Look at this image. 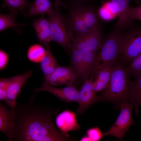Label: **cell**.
<instances>
[{"mask_svg":"<svg viewBox=\"0 0 141 141\" xmlns=\"http://www.w3.org/2000/svg\"><path fill=\"white\" fill-rule=\"evenodd\" d=\"M34 97L27 102L17 104L13 141H67L73 140L58 127L52 117L57 109L36 102Z\"/></svg>","mask_w":141,"mask_h":141,"instance_id":"cell-1","label":"cell"},{"mask_svg":"<svg viewBox=\"0 0 141 141\" xmlns=\"http://www.w3.org/2000/svg\"><path fill=\"white\" fill-rule=\"evenodd\" d=\"M130 76L125 65L116 62L112 67L109 84L98 96V101L109 102L119 108L123 103H131L132 81L130 79Z\"/></svg>","mask_w":141,"mask_h":141,"instance_id":"cell-2","label":"cell"},{"mask_svg":"<svg viewBox=\"0 0 141 141\" xmlns=\"http://www.w3.org/2000/svg\"><path fill=\"white\" fill-rule=\"evenodd\" d=\"M66 20L70 33L74 37L99 27L97 14L88 4L72 5Z\"/></svg>","mask_w":141,"mask_h":141,"instance_id":"cell-3","label":"cell"},{"mask_svg":"<svg viewBox=\"0 0 141 141\" xmlns=\"http://www.w3.org/2000/svg\"><path fill=\"white\" fill-rule=\"evenodd\" d=\"M121 31L115 26L102 42L100 49L92 64L91 72L105 67H112L120 56L119 40Z\"/></svg>","mask_w":141,"mask_h":141,"instance_id":"cell-4","label":"cell"},{"mask_svg":"<svg viewBox=\"0 0 141 141\" xmlns=\"http://www.w3.org/2000/svg\"><path fill=\"white\" fill-rule=\"evenodd\" d=\"M119 47L120 62L124 65L141 52V27L134 23L121 31Z\"/></svg>","mask_w":141,"mask_h":141,"instance_id":"cell-5","label":"cell"},{"mask_svg":"<svg viewBox=\"0 0 141 141\" xmlns=\"http://www.w3.org/2000/svg\"><path fill=\"white\" fill-rule=\"evenodd\" d=\"M52 40L62 46L71 48L74 37L70 32L66 20L61 13L53 8L48 14Z\"/></svg>","mask_w":141,"mask_h":141,"instance_id":"cell-6","label":"cell"},{"mask_svg":"<svg viewBox=\"0 0 141 141\" xmlns=\"http://www.w3.org/2000/svg\"><path fill=\"white\" fill-rule=\"evenodd\" d=\"M133 108L130 102L121 104L119 107L120 112L115 122L107 131L103 133V136H111L120 140H123L126 132L135 122L132 116Z\"/></svg>","mask_w":141,"mask_h":141,"instance_id":"cell-7","label":"cell"},{"mask_svg":"<svg viewBox=\"0 0 141 141\" xmlns=\"http://www.w3.org/2000/svg\"><path fill=\"white\" fill-rule=\"evenodd\" d=\"M102 41V30L99 27L75 37L71 48L86 51H98Z\"/></svg>","mask_w":141,"mask_h":141,"instance_id":"cell-8","label":"cell"},{"mask_svg":"<svg viewBox=\"0 0 141 141\" xmlns=\"http://www.w3.org/2000/svg\"><path fill=\"white\" fill-rule=\"evenodd\" d=\"M97 51H86L72 48V61L77 74L82 78L88 75Z\"/></svg>","mask_w":141,"mask_h":141,"instance_id":"cell-9","label":"cell"},{"mask_svg":"<svg viewBox=\"0 0 141 141\" xmlns=\"http://www.w3.org/2000/svg\"><path fill=\"white\" fill-rule=\"evenodd\" d=\"M75 71L69 67H57L48 77L44 78L45 82L51 85H73L77 79Z\"/></svg>","mask_w":141,"mask_h":141,"instance_id":"cell-10","label":"cell"},{"mask_svg":"<svg viewBox=\"0 0 141 141\" xmlns=\"http://www.w3.org/2000/svg\"><path fill=\"white\" fill-rule=\"evenodd\" d=\"M34 90L36 92L40 91L49 92L60 100L65 102L78 103L79 101V91L73 85L58 88L53 87L45 82L43 83L41 87L35 89Z\"/></svg>","mask_w":141,"mask_h":141,"instance_id":"cell-11","label":"cell"},{"mask_svg":"<svg viewBox=\"0 0 141 141\" xmlns=\"http://www.w3.org/2000/svg\"><path fill=\"white\" fill-rule=\"evenodd\" d=\"M93 88V82L91 78L86 80L79 91L78 103L79 106L77 113H83L93 103L98 101V96L95 94Z\"/></svg>","mask_w":141,"mask_h":141,"instance_id":"cell-12","label":"cell"},{"mask_svg":"<svg viewBox=\"0 0 141 141\" xmlns=\"http://www.w3.org/2000/svg\"><path fill=\"white\" fill-rule=\"evenodd\" d=\"M32 74V71H29L23 74L14 77V80L8 87L5 102L11 109L15 108L17 104V98L22 87Z\"/></svg>","mask_w":141,"mask_h":141,"instance_id":"cell-13","label":"cell"},{"mask_svg":"<svg viewBox=\"0 0 141 141\" xmlns=\"http://www.w3.org/2000/svg\"><path fill=\"white\" fill-rule=\"evenodd\" d=\"M14 109L9 110L0 103V131L7 136L8 141H12L15 120Z\"/></svg>","mask_w":141,"mask_h":141,"instance_id":"cell-14","label":"cell"},{"mask_svg":"<svg viewBox=\"0 0 141 141\" xmlns=\"http://www.w3.org/2000/svg\"><path fill=\"white\" fill-rule=\"evenodd\" d=\"M116 8L118 19L115 26L121 31L131 26L134 23L128 13L129 0H109Z\"/></svg>","mask_w":141,"mask_h":141,"instance_id":"cell-15","label":"cell"},{"mask_svg":"<svg viewBox=\"0 0 141 141\" xmlns=\"http://www.w3.org/2000/svg\"><path fill=\"white\" fill-rule=\"evenodd\" d=\"M112 67H105L92 72L94 73L93 88L95 93L104 90L108 86L110 79Z\"/></svg>","mask_w":141,"mask_h":141,"instance_id":"cell-16","label":"cell"},{"mask_svg":"<svg viewBox=\"0 0 141 141\" xmlns=\"http://www.w3.org/2000/svg\"><path fill=\"white\" fill-rule=\"evenodd\" d=\"M56 123L59 129L64 132L75 130L78 126L74 113L68 111L59 114L56 118Z\"/></svg>","mask_w":141,"mask_h":141,"instance_id":"cell-17","label":"cell"},{"mask_svg":"<svg viewBox=\"0 0 141 141\" xmlns=\"http://www.w3.org/2000/svg\"><path fill=\"white\" fill-rule=\"evenodd\" d=\"M29 8L25 15L26 17L48 14L54 7L50 0H35L30 4Z\"/></svg>","mask_w":141,"mask_h":141,"instance_id":"cell-18","label":"cell"},{"mask_svg":"<svg viewBox=\"0 0 141 141\" xmlns=\"http://www.w3.org/2000/svg\"><path fill=\"white\" fill-rule=\"evenodd\" d=\"M46 47L45 54L40 61V67L44 78L49 76L60 66L51 52L49 44Z\"/></svg>","mask_w":141,"mask_h":141,"instance_id":"cell-19","label":"cell"},{"mask_svg":"<svg viewBox=\"0 0 141 141\" xmlns=\"http://www.w3.org/2000/svg\"><path fill=\"white\" fill-rule=\"evenodd\" d=\"M133 76L135 77V80L132 83L131 103L135 108L137 115L139 113L138 108L141 106V72Z\"/></svg>","mask_w":141,"mask_h":141,"instance_id":"cell-20","label":"cell"},{"mask_svg":"<svg viewBox=\"0 0 141 141\" xmlns=\"http://www.w3.org/2000/svg\"><path fill=\"white\" fill-rule=\"evenodd\" d=\"M102 4L98 10L100 17L105 21H109L118 15L116 8L109 0H101Z\"/></svg>","mask_w":141,"mask_h":141,"instance_id":"cell-21","label":"cell"},{"mask_svg":"<svg viewBox=\"0 0 141 141\" xmlns=\"http://www.w3.org/2000/svg\"><path fill=\"white\" fill-rule=\"evenodd\" d=\"M18 14L17 10H10L8 14H0V31L17 26H25L26 25L17 24L16 22L15 16Z\"/></svg>","mask_w":141,"mask_h":141,"instance_id":"cell-22","label":"cell"},{"mask_svg":"<svg viewBox=\"0 0 141 141\" xmlns=\"http://www.w3.org/2000/svg\"><path fill=\"white\" fill-rule=\"evenodd\" d=\"M30 4L27 0H3L2 6L3 8L7 7L10 10H18L24 13Z\"/></svg>","mask_w":141,"mask_h":141,"instance_id":"cell-23","label":"cell"},{"mask_svg":"<svg viewBox=\"0 0 141 141\" xmlns=\"http://www.w3.org/2000/svg\"><path fill=\"white\" fill-rule=\"evenodd\" d=\"M46 52L44 48L40 45H34L31 46L28 49V57L30 60L34 62L41 61Z\"/></svg>","mask_w":141,"mask_h":141,"instance_id":"cell-24","label":"cell"},{"mask_svg":"<svg viewBox=\"0 0 141 141\" xmlns=\"http://www.w3.org/2000/svg\"><path fill=\"white\" fill-rule=\"evenodd\" d=\"M87 136L82 138L81 141H98L103 136V133L98 127L89 129L87 132Z\"/></svg>","mask_w":141,"mask_h":141,"instance_id":"cell-25","label":"cell"},{"mask_svg":"<svg viewBox=\"0 0 141 141\" xmlns=\"http://www.w3.org/2000/svg\"><path fill=\"white\" fill-rule=\"evenodd\" d=\"M126 68L131 76L141 72V52L131 61Z\"/></svg>","mask_w":141,"mask_h":141,"instance_id":"cell-26","label":"cell"},{"mask_svg":"<svg viewBox=\"0 0 141 141\" xmlns=\"http://www.w3.org/2000/svg\"><path fill=\"white\" fill-rule=\"evenodd\" d=\"M33 26L36 34L50 27L49 20L45 18L44 16L37 20H33Z\"/></svg>","mask_w":141,"mask_h":141,"instance_id":"cell-27","label":"cell"},{"mask_svg":"<svg viewBox=\"0 0 141 141\" xmlns=\"http://www.w3.org/2000/svg\"><path fill=\"white\" fill-rule=\"evenodd\" d=\"M36 34L39 42L46 46L49 42L52 41L50 27L42 30Z\"/></svg>","mask_w":141,"mask_h":141,"instance_id":"cell-28","label":"cell"},{"mask_svg":"<svg viewBox=\"0 0 141 141\" xmlns=\"http://www.w3.org/2000/svg\"><path fill=\"white\" fill-rule=\"evenodd\" d=\"M128 13L130 18L133 21L138 20L141 17V4L135 7H129Z\"/></svg>","mask_w":141,"mask_h":141,"instance_id":"cell-29","label":"cell"},{"mask_svg":"<svg viewBox=\"0 0 141 141\" xmlns=\"http://www.w3.org/2000/svg\"><path fill=\"white\" fill-rule=\"evenodd\" d=\"M7 54L1 50L0 51V68L2 69L5 67L8 61Z\"/></svg>","mask_w":141,"mask_h":141,"instance_id":"cell-30","label":"cell"},{"mask_svg":"<svg viewBox=\"0 0 141 141\" xmlns=\"http://www.w3.org/2000/svg\"><path fill=\"white\" fill-rule=\"evenodd\" d=\"M14 78V77L8 78L1 79L0 80V89H7L13 81Z\"/></svg>","mask_w":141,"mask_h":141,"instance_id":"cell-31","label":"cell"},{"mask_svg":"<svg viewBox=\"0 0 141 141\" xmlns=\"http://www.w3.org/2000/svg\"><path fill=\"white\" fill-rule=\"evenodd\" d=\"M7 89H0V100L6 102L7 98Z\"/></svg>","mask_w":141,"mask_h":141,"instance_id":"cell-32","label":"cell"},{"mask_svg":"<svg viewBox=\"0 0 141 141\" xmlns=\"http://www.w3.org/2000/svg\"><path fill=\"white\" fill-rule=\"evenodd\" d=\"M54 5V8L57 11L60 10L59 8L60 7L62 6L66 7V4L62 3L60 0H55Z\"/></svg>","mask_w":141,"mask_h":141,"instance_id":"cell-33","label":"cell"},{"mask_svg":"<svg viewBox=\"0 0 141 141\" xmlns=\"http://www.w3.org/2000/svg\"><path fill=\"white\" fill-rule=\"evenodd\" d=\"M72 3V5L79 4H86V3L89 0H67Z\"/></svg>","mask_w":141,"mask_h":141,"instance_id":"cell-34","label":"cell"},{"mask_svg":"<svg viewBox=\"0 0 141 141\" xmlns=\"http://www.w3.org/2000/svg\"><path fill=\"white\" fill-rule=\"evenodd\" d=\"M137 5H138L139 3V0H134Z\"/></svg>","mask_w":141,"mask_h":141,"instance_id":"cell-35","label":"cell"},{"mask_svg":"<svg viewBox=\"0 0 141 141\" xmlns=\"http://www.w3.org/2000/svg\"><path fill=\"white\" fill-rule=\"evenodd\" d=\"M138 20H140L141 21V17L139 18L138 19Z\"/></svg>","mask_w":141,"mask_h":141,"instance_id":"cell-36","label":"cell"}]
</instances>
